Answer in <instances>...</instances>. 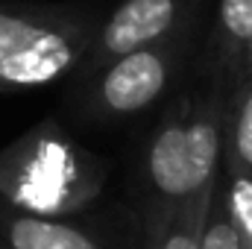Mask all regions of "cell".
Segmentation results:
<instances>
[{
  "label": "cell",
  "instance_id": "cell-1",
  "mask_svg": "<svg viewBox=\"0 0 252 249\" xmlns=\"http://www.w3.org/2000/svg\"><path fill=\"white\" fill-rule=\"evenodd\" d=\"M109 164L44 121L0 150V196L24 211L67 217L100 196Z\"/></svg>",
  "mask_w": 252,
  "mask_h": 249
},
{
  "label": "cell",
  "instance_id": "cell-2",
  "mask_svg": "<svg viewBox=\"0 0 252 249\" xmlns=\"http://www.w3.org/2000/svg\"><path fill=\"white\" fill-rule=\"evenodd\" d=\"M91 50V27L62 9L0 3V91L50 85Z\"/></svg>",
  "mask_w": 252,
  "mask_h": 249
},
{
  "label": "cell",
  "instance_id": "cell-3",
  "mask_svg": "<svg viewBox=\"0 0 252 249\" xmlns=\"http://www.w3.org/2000/svg\"><path fill=\"white\" fill-rule=\"evenodd\" d=\"M223 156V115L211 100L182 106L161 126L147 150V179L161 211H173L202 187L214 185ZM158 214V217H164Z\"/></svg>",
  "mask_w": 252,
  "mask_h": 249
},
{
  "label": "cell",
  "instance_id": "cell-4",
  "mask_svg": "<svg viewBox=\"0 0 252 249\" xmlns=\"http://www.w3.org/2000/svg\"><path fill=\"white\" fill-rule=\"evenodd\" d=\"M170 73L173 53L164 41L124 53L106 64L97 100L112 115H135L161 97L170 82Z\"/></svg>",
  "mask_w": 252,
  "mask_h": 249
},
{
  "label": "cell",
  "instance_id": "cell-5",
  "mask_svg": "<svg viewBox=\"0 0 252 249\" xmlns=\"http://www.w3.org/2000/svg\"><path fill=\"white\" fill-rule=\"evenodd\" d=\"M182 9L185 0H124L100 30L94 62H112L124 53L167 41Z\"/></svg>",
  "mask_w": 252,
  "mask_h": 249
},
{
  "label": "cell",
  "instance_id": "cell-6",
  "mask_svg": "<svg viewBox=\"0 0 252 249\" xmlns=\"http://www.w3.org/2000/svg\"><path fill=\"white\" fill-rule=\"evenodd\" d=\"M0 249H103L67 217H44L9 205L0 196Z\"/></svg>",
  "mask_w": 252,
  "mask_h": 249
},
{
  "label": "cell",
  "instance_id": "cell-7",
  "mask_svg": "<svg viewBox=\"0 0 252 249\" xmlns=\"http://www.w3.org/2000/svg\"><path fill=\"white\" fill-rule=\"evenodd\" d=\"M214 190H217V182L202 187L185 202H179L164 217H158L153 229V249H199Z\"/></svg>",
  "mask_w": 252,
  "mask_h": 249
},
{
  "label": "cell",
  "instance_id": "cell-8",
  "mask_svg": "<svg viewBox=\"0 0 252 249\" xmlns=\"http://www.w3.org/2000/svg\"><path fill=\"white\" fill-rule=\"evenodd\" d=\"M229 167L252 173V82L241 88L229 121Z\"/></svg>",
  "mask_w": 252,
  "mask_h": 249
},
{
  "label": "cell",
  "instance_id": "cell-9",
  "mask_svg": "<svg viewBox=\"0 0 252 249\" xmlns=\"http://www.w3.org/2000/svg\"><path fill=\"white\" fill-rule=\"evenodd\" d=\"M223 199L238 229L241 249H252V173L229 167V185L223 190Z\"/></svg>",
  "mask_w": 252,
  "mask_h": 249
},
{
  "label": "cell",
  "instance_id": "cell-10",
  "mask_svg": "<svg viewBox=\"0 0 252 249\" xmlns=\"http://www.w3.org/2000/svg\"><path fill=\"white\" fill-rule=\"evenodd\" d=\"M220 30L232 53H247L252 44V0H220Z\"/></svg>",
  "mask_w": 252,
  "mask_h": 249
},
{
  "label": "cell",
  "instance_id": "cell-11",
  "mask_svg": "<svg viewBox=\"0 0 252 249\" xmlns=\"http://www.w3.org/2000/svg\"><path fill=\"white\" fill-rule=\"evenodd\" d=\"M199 249H241V238H238V229L229 217L226 199L217 190H214V199H211V211H208V220H205V229H202Z\"/></svg>",
  "mask_w": 252,
  "mask_h": 249
},
{
  "label": "cell",
  "instance_id": "cell-12",
  "mask_svg": "<svg viewBox=\"0 0 252 249\" xmlns=\"http://www.w3.org/2000/svg\"><path fill=\"white\" fill-rule=\"evenodd\" d=\"M244 56H247V64H250V70H252V44L247 47V53H244Z\"/></svg>",
  "mask_w": 252,
  "mask_h": 249
}]
</instances>
